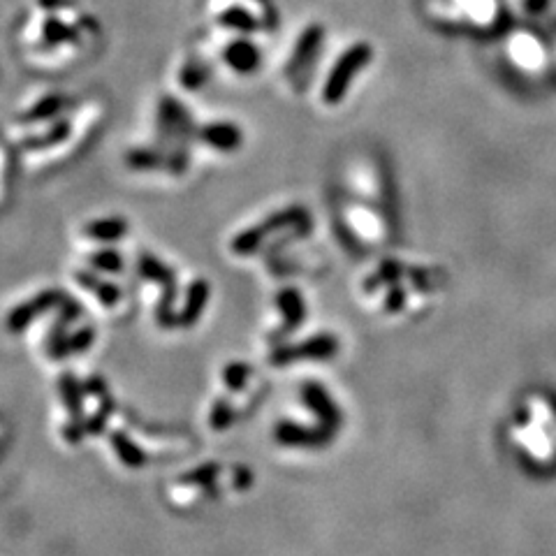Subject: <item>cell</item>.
Segmentation results:
<instances>
[{
    "label": "cell",
    "instance_id": "cell-1",
    "mask_svg": "<svg viewBox=\"0 0 556 556\" xmlns=\"http://www.w3.org/2000/svg\"><path fill=\"white\" fill-rule=\"evenodd\" d=\"M371 58H373V49L371 45H367V42H357V45L343 51L325 82L323 100L327 105H339V102L346 98L350 84H353L355 77L367 68Z\"/></svg>",
    "mask_w": 556,
    "mask_h": 556
},
{
    "label": "cell",
    "instance_id": "cell-2",
    "mask_svg": "<svg viewBox=\"0 0 556 556\" xmlns=\"http://www.w3.org/2000/svg\"><path fill=\"white\" fill-rule=\"evenodd\" d=\"M323 38H325V28L323 26H309L306 31L302 33V38H299L297 47H295V54H292V63H290V72H299L304 70L306 65L313 63V58H316L320 45H323Z\"/></svg>",
    "mask_w": 556,
    "mask_h": 556
},
{
    "label": "cell",
    "instance_id": "cell-3",
    "mask_svg": "<svg viewBox=\"0 0 556 556\" xmlns=\"http://www.w3.org/2000/svg\"><path fill=\"white\" fill-rule=\"evenodd\" d=\"M190 128V116L174 98H163L160 102V133L167 137L186 135Z\"/></svg>",
    "mask_w": 556,
    "mask_h": 556
},
{
    "label": "cell",
    "instance_id": "cell-4",
    "mask_svg": "<svg viewBox=\"0 0 556 556\" xmlns=\"http://www.w3.org/2000/svg\"><path fill=\"white\" fill-rule=\"evenodd\" d=\"M202 139L204 142H209L211 146H216V149L232 151L237 149L244 137H241V133L232 126V123H211V126L202 128Z\"/></svg>",
    "mask_w": 556,
    "mask_h": 556
},
{
    "label": "cell",
    "instance_id": "cell-5",
    "mask_svg": "<svg viewBox=\"0 0 556 556\" xmlns=\"http://www.w3.org/2000/svg\"><path fill=\"white\" fill-rule=\"evenodd\" d=\"M225 61H228L230 68H234L237 72H251L258 68L260 56H258V49H255L251 42L237 40L232 42L228 51H225Z\"/></svg>",
    "mask_w": 556,
    "mask_h": 556
},
{
    "label": "cell",
    "instance_id": "cell-6",
    "mask_svg": "<svg viewBox=\"0 0 556 556\" xmlns=\"http://www.w3.org/2000/svg\"><path fill=\"white\" fill-rule=\"evenodd\" d=\"M334 348H336V343L332 339H316V341L306 343L304 348L290 350L288 355H276L274 360L288 362V360H295V357H327V355H332Z\"/></svg>",
    "mask_w": 556,
    "mask_h": 556
},
{
    "label": "cell",
    "instance_id": "cell-7",
    "mask_svg": "<svg viewBox=\"0 0 556 556\" xmlns=\"http://www.w3.org/2000/svg\"><path fill=\"white\" fill-rule=\"evenodd\" d=\"M221 21L223 26H228V28H237V31H255L258 28V24H255V19L248 14L246 10H241V7H230L228 12H223L221 14Z\"/></svg>",
    "mask_w": 556,
    "mask_h": 556
},
{
    "label": "cell",
    "instance_id": "cell-8",
    "mask_svg": "<svg viewBox=\"0 0 556 556\" xmlns=\"http://www.w3.org/2000/svg\"><path fill=\"white\" fill-rule=\"evenodd\" d=\"M65 105V100L63 98H58V95H54V98H47V100H42L40 105H35L31 112L24 114V121H42V119H49V116H54L58 114L63 109Z\"/></svg>",
    "mask_w": 556,
    "mask_h": 556
},
{
    "label": "cell",
    "instance_id": "cell-9",
    "mask_svg": "<svg viewBox=\"0 0 556 556\" xmlns=\"http://www.w3.org/2000/svg\"><path fill=\"white\" fill-rule=\"evenodd\" d=\"M126 232V223L119 221V218H112V221H98L89 228V234L95 239H116Z\"/></svg>",
    "mask_w": 556,
    "mask_h": 556
},
{
    "label": "cell",
    "instance_id": "cell-10",
    "mask_svg": "<svg viewBox=\"0 0 556 556\" xmlns=\"http://www.w3.org/2000/svg\"><path fill=\"white\" fill-rule=\"evenodd\" d=\"M47 38L51 40V42H58V40H65V38H70V33H68V28H65L63 24H54V21H51V24L47 26Z\"/></svg>",
    "mask_w": 556,
    "mask_h": 556
}]
</instances>
